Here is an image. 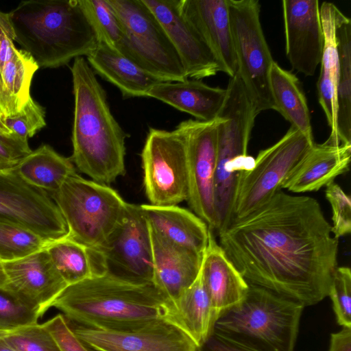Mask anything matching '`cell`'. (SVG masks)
<instances>
[{
  "label": "cell",
  "instance_id": "cell-1",
  "mask_svg": "<svg viewBox=\"0 0 351 351\" xmlns=\"http://www.w3.org/2000/svg\"><path fill=\"white\" fill-rule=\"evenodd\" d=\"M217 234L248 284L304 307L328 296L338 267L339 241L315 198L280 190Z\"/></svg>",
  "mask_w": 351,
  "mask_h": 351
},
{
  "label": "cell",
  "instance_id": "cell-2",
  "mask_svg": "<svg viewBox=\"0 0 351 351\" xmlns=\"http://www.w3.org/2000/svg\"><path fill=\"white\" fill-rule=\"evenodd\" d=\"M52 307L69 322L107 330L130 329L165 318L180 323L173 304L153 282L108 271L68 285Z\"/></svg>",
  "mask_w": 351,
  "mask_h": 351
},
{
  "label": "cell",
  "instance_id": "cell-3",
  "mask_svg": "<svg viewBox=\"0 0 351 351\" xmlns=\"http://www.w3.org/2000/svg\"><path fill=\"white\" fill-rule=\"evenodd\" d=\"M71 71L74 111L70 158L91 180L108 185L125 173V134L87 60L76 58Z\"/></svg>",
  "mask_w": 351,
  "mask_h": 351
},
{
  "label": "cell",
  "instance_id": "cell-4",
  "mask_svg": "<svg viewBox=\"0 0 351 351\" xmlns=\"http://www.w3.org/2000/svg\"><path fill=\"white\" fill-rule=\"evenodd\" d=\"M8 17L14 41L39 68L86 57L99 43L79 0L23 1Z\"/></svg>",
  "mask_w": 351,
  "mask_h": 351
},
{
  "label": "cell",
  "instance_id": "cell-5",
  "mask_svg": "<svg viewBox=\"0 0 351 351\" xmlns=\"http://www.w3.org/2000/svg\"><path fill=\"white\" fill-rule=\"evenodd\" d=\"M304 308L250 285L241 302L217 319L213 332L252 351H293Z\"/></svg>",
  "mask_w": 351,
  "mask_h": 351
},
{
  "label": "cell",
  "instance_id": "cell-6",
  "mask_svg": "<svg viewBox=\"0 0 351 351\" xmlns=\"http://www.w3.org/2000/svg\"><path fill=\"white\" fill-rule=\"evenodd\" d=\"M226 90L219 114L221 120L218 126L215 189L217 233L232 221L240 173L253 166L254 158L247 155V147L259 114L237 73L230 77Z\"/></svg>",
  "mask_w": 351,
  "mask_h": 351
},
{
  "label": "cell",
  "instance_id": "cell-7",
  "mask_svg": "<svg viewBox=\"0 0 351 351\" xmlns=\"http://www.w3.org/2000/svg\"><path fill=\"white\" fill-rule=\"evenodd\" d=\"M49 195L65 220L66 237L95 249L120 223L128 204L108 185L84 179L77 173Z\"/></svg>",
  "mask_w": 351,
  "mask_h": 351
},
{
  "label": "cell",
  "instance_id": "cell-8",
  "mask_svg": "<svg viewBox=\"0 0 351 351\" xmlns=\"http://www.w3.org/2000/svg\"><path fill=\"white\" fill-rule=\"evenodd\" d=\"M122 29L116 49L162 82L187 78L184 66L162 26L143 0H108Z\"/></svg>",
  "mask_w": 351,
  "mask_h": 351
},
{
  "label": "cell",
  "instance_id": "cell-9",
  "mask_svg": "<svg viewBox=\"0 0 351 351\" xmlns=\"http://www.w3.org/2000/svg\"><path fill=\"white\" fill-rule=\"evenodd\" d=\"M314 143L291 126L276 143L261 150L252 167L240 173L232 221L252 213L282 190Z\"/></svg>",
  "mask_w": 351,
  "mask_h": 351
},
{
  "label": "cell",
  "instance_id": "cell-10",
  "mask_svg": "<svg viewBox=\"0 0 351 351\" xmlns=\"http://www.w3.org/2000/svg\"><path fill=\"white\" fill-rule=\"evenodd\" d=\"M237 73L258 113L274 110L269 73L274 60L260 21L258 0H227Z\"/></svg>",
  "mask_w": 351,
  "mask_h": 351
},
{
  "label": "cell",
  "instance_id": "cell-11",
  "mask_svg": "<svg viewBox=\"0 0 351 351\" xmlns=\"http://www.w3.org/2000/svg\"><path fill=\"white\" fill-rule=\"evenodd\" d=\"M143 186L149 204L178 206L189 195L186 145L182 135L149 128L141 152Z\"/></svg>",
  "mask_w": 351,
  "mask_h": 351
},
{
  "label": "cell",
  "instance_id": "cell-12",
  "mask_svg": "<svg viewBox=\"0 0 351 351\" xmlns=\"http://www.w3.org/2000/svg\"><path fill=\"white\" fill-rule=\"evenodd\" d=\"M218 117L210 121L188 119L176 130L184 138L187 158V202L194 213L215 232V174L217 160Z\"/></svg>",
  "mask_w": 351,
  "mask_h": 351
},
{
  "label": "cell",
  "instance_id": "cell-13",
  "mask_svg": "<svg viewBox=\"0 0 351 351\" xmlns=\"http://www.w3.org/2000/svg\"><path fill=\"white\" fill-rule=\"evenodd\" d=\"M0 221L26 228L51 242L69 232L49 193L27 184L15 169L0 171Z\"/></svg>",
  "mask_w": 351,
  "mask_h": 351
},
{
  "label": "cell",
  "instance_id": "cell-14",
  "mask_svg": "<svg viewBox=\"0 0 351 351\" xmlns=\"http://www.w3.org/2000/svg\"><path fill=\"white\" fill-rule=\"evenodd\" d=\"M80 340L94 351H199L175 319L165 318L122 330L84 326L67 320Z\"/></svg>",
  "mask_w": 351,
  "mask_h": 351
},
{
  "label": "cell",
  "instance_id": "cell-15",
  "mask_svg": "<svg viewBox=\"0 0 351 351\" xmlns=\"http://www.w3.org/2000/svg\"><path fill=\"white\" fill-rule=\"evenodd\" d=\"M108 271L140 282H152L153 250L149 223L141 205L127 204L120 223L98 248Z\"/></svg>",
  "mask_w": 351,
  "mask_h": 351
},
{
  "label": "cell",
  "instance_id": "cell-16",
  "mask_svg": "<svg viewBox=\"0 0 351 351\" xmlns=\"http://www.w3.org/2000/svg\"><path fill=\"white\" fill-rule=\"evenodd\" d=\"M46 248L11 261H0V289L43 316L67 287Z\"/></svg>",
  "mask_w": 351,
  "mask_h": 351
},
{
  "label": "cell",
  "instance_id": "cell-17",
  "mask_svg": "<svg viewBox=\"0 0 351 351\" xmlns=\"http://www.w3.org/2000/svg\"><path fill=\"white\" fill-rule=\"evenodd\" d=\"M286 56L293 68L306 76L321 62L324 34L317 0L282 1Z\"/></svg>",
  "mask_w": 351,
  "mask_h": 351
},
{
  "label": "cell",
  "instance_id": "cell-18",
  "mask_svg": "<svg viewBox=\"0 0 351 351\" xmlns=\"http://www.w3.org/2000/svg\"><path fill=\"white\" fill-rule=\"evenodd\" d=\"M158 20L178 53L189 79L223 72L202 37L181 13L178 0H143Z\"/></svg>",
  "mask_w": 351,
  "mask_h": 351
},
{
  "label": "cell",
  "instance_id": "cell-19",
  "mask_svg": "<svg viewBox=\"0 0 351 351\" xmlns=\"http://www.w3.org/2000/svg\"><path fill=\"white\" fill-rule=\"evenodd\" d=\"M178 6L218 60L223 73L234 76L237 64L227 0H178Z\"/></svg>",
  "mask_w": 351,
  "mask_h": 351
},
{
  "label": "cell",
  "instance_id": "cell-20",
  "mask_svg": "<svg viewBox=\"0 0 351 351\" xmlns=\"http://www.w3.org/2000/svg\"><path fill=\"white\" fill-rule=\"evenodd\" d=\"M150 232L154 260L152 282L173 304L197 279L204 254L173 243L151 228Z\"/></svg>",
  "mask_w": 351,
  "mask_h": 351
},
{
  "label": "cell",
  "instance_id": "cell-21",
  "mask_svg": "<svg viewBox=\"0 0 351 351\" xmlns=\"http://www.w3.org/2000/svg\"><path fill=\"white\" fill-rule=\"evenodd\" d=\"M201 272L216 321L224 311L241 302L250 285L227 257L211 230Z\"/></svg>",
  "mask_w": 351,
  "mask_h": 351
},
{
  "label": "cell",
  "instance_id": "cell-22",
  "mask_svg": "<svg viewBox=\"0 0 351 351\" xmlns=\"http://www.w3.org/2000/svg\"><path fill=\"white\" fill-rule=\"evenodd\" d=\"M39 69L25 51L14 45L8 13L0 10V76L12 115L20 112L30 96V86Z\"/></svg>",
  "mask_w": 351,
  "mask_h": 351
},
{
  "label": "cell",
  "instance_id": "cell-23",
  "mask_svg": "<svg viewBox=\"0 0 351 351\" xmlns=\"http://www.w3.org/2000/svg\"><path fill=\"white\" fill-rule=\"evenodd\" d=\"M350 157L351 145L314 143L282 189L295 193L317 191L349 170Z\"/></svg>",
  "mask_w": 351,
  "mask_h": 351
},
{
  "label": "cell",
  "instance_id": "cell-24",
  "mask_svg": "<svg viewBox=\"0 0 351 351\" xmlns=\"http://www.w3.org/2000/svg\"><path fill=\"white\" fill-rule=\"evenodd\" d=\"M227 95L226 88L210 86L199 80L161 82L147 97L160 100L197 120L210 121L218 118Z\"/></svg>",
  "mask_w": 351,
  "mask_h": 351
},
{
  "label": "cell",
  "instance_id": "cell-25",
  "mask_svg": "<svg viewBox=\"0 0 351 351\" xmlns=\"http://www.w3.org/2000/svg\"><path fill=\"white\" fill-rule=\"evenodd\" d=\"M151 230L178 245L204 254L210 229L195 213L178 206L141 204Z\"/></svg>",
  "mask_w": 351,
  "mask_h": 351
},
{
  "label": "cell",
  "instance_id": "cell-26",
  "mask_svg": "<svg viewBox=\"0 0 351 351\" xmlns=\"http://www.w3.org/2000/svg\"><path fill=\"white\" fill-rule=\"evenodd\" d=\"M337 9L335 5L329 2H324L320 6L324 48L317 92L319 103L330 128V134L325 143L332 145H339L337 138V88L339 71L335 35V15Z\"/></svg>",
  "mask_w": 351,
  "mask_h": 351
},
{
  "label": "cell",
  "instance_id": "cell-27",
  "mask_svg": "<svg viewBox=\"0 0 351 351\" xmlns=\"http://www.w3.org/2000/svg\"><path fill=\"white\" fill-rule=\"evenodd\" d=\"M86 60L95 73L118 88L124 99L147 97L150 89L162 82L116 49L102 43H98L86 56Z\"/></svg>",
  "mask_w": 351,
  "mask_h": 351
},
{
  "label": "cell",
  "instance_id": "cell-28",
  "mask_svg": "<svg viewBox=\"0 0 351 351\" xmlns=\"http://www.w3.org/2000/svg\"><path fill=\"white\" fill-rule=\"evenodd\" d=\"M46 250L54 267L67 285L108 272L105 258L98 250L68 237L51 243Z\"/></svg>",
  "mask_w": 351,
  "mask_h": 351
},
{
  "label": "cell",
  "instance_id": "cell-29",
  "mask_svg": "<svg viewBox=\"0 0 351 351\" xmlns=\"http://www.w3.org/2000/svg\"><path fill=\"white\" fill-rule=\"evenodd\" d=\"M15 169L27 184L49 194L56 192L69 177L76 173L71 158L47 144L23 158Z\"/></svg>",
  "mask_w": 351,
  "mask_h": 351
},
{
  "label": "cell",
  "instance_id": "cell-30",
  "mask_svg": "<svg viewBox=\"0 0 351 351\" xmlns=\"http://www.w3.org/2000/svg\"><path fill=\"white\" fill-rule=\"evenodd\" d=\"M269 85L274 110L291 126L313 139L307 101L296 76L274 61L270 69Z\"/></svg>",
  "mask_w": 351,
  "mask_h": 351
},
{
  "label": "cell",
  "instance_id": "cell-31",
  "mask_svg": "<svg viewBox=\"0 0 351 351\" xmlns=\"http://www.w3.org/2000/svg\"><path fill=\"white\" fill-rule=\"evenodd\" d=\"M339 56L337 88V138L339 145H351V21L339 9L335 15Z\"/></svg>",
  "mask_w": 351,
  "mask_h": 351
},
{
  "label": "cell",
  "instance_id": "cell-32",
  "mask_svg": "<svg viewBox=\"0 0 351 351\" xmlns=\"http://www.w3.org/2000/svg\"><path fill=\"white\" fill-rule=\"evenodd\" d=\"M183 329L200 348L213 332L215 322L202 272L173 303Z\"/></svg>",
  "mask_w": 351,
  "mask_h": 351
},
{
  "label": "cell",
  "instance_id": "cell-33",
  "mask_svg": "<svg viewBox=\"0 0 351 351\" xmlns=\"http://www.w3.org/2000/svg\"><path fill=\"white\" fill-rule=\"evenodd\" d=\"M34 231L0 221V261H11L43 250L51 243Z\"/></svg>",
  "mask_w": 351,
  "mask_h": 351
},
{
  "label": "cell",
  "instance_id": "cell-34",
  "mask_svg": "<svg viewBox=\"0 0 351 351\" xmlns=\"http://www.w3.org/2000/svg\"><path fill=\"white\" fill-rule=\"evenodd\" d=\"M99 43L116 49L122 38V29L108 0H79Z\"/></svg>",
  "mask_w": 351,
  "mask_h": 351
},
{
  "label": "cell",
  "instance_id": "cell-35",
  "mask_svg": "<svg viewBox=\"0 0 351 351\" xmlns=\"http://www.w3.org/2000/svg\"><path fill=\"white\" fill-rule=\"evenodd\" d=\"M0 337L16 351H61L43 324L0 330Z\"/></svg>",
  "mask_w": 351,
  "mask_h": 351
},
{
  "label": "cell",
  "instance_id": "cell-36",
  "mask_svg": "<svg viewBox=\"0 0 351 351\" xmlns=\"http://www.w3.org/2000/svg\"><path fill=\"white\" fill-rule=\"evenodd\" d=\"M338 324L351 328V271L348 267H337L328 291Z\"/></svg>",
  "mask_w": 351,
  "mask_h": 351
},
{
  "label": "cell",
  "instance_id": "cell-37",
  "mask_svg": "<svg viewBox=\"0 0 351 351\" xmlns=\"http://www.w3.org/2000/svg\"><path fill=\"white\" fill-rule=\"evenodd\" d=\"M2 121L13 134L28 140L46 126L45 110L31 97L20 112Z\"/></svg>",
  "mask_w": 351,
  "mask_h": 351
},
{
  "label": "cell",
  "instance_id": "cell-38",
  "mask_svg": "<svg viewBox=\"0 0 351 351\" xmlns=\"http://www.w3.org/2000/svg\"><path fill=\"white\" fill-rule=\"evenodd\" d=\"M325 195L332 208L331 232L339 239L351 232L350 197L335 182L326 186Z\"/></svg>",
  "mask_w": 351,
  "mask_h": 351
},
{
  "label": "cell",
  "instance_id": "cell-39",
  "mask_svg": "<svg viewBox=\"0 0 351 351\" xmlns=\"http://www.w3.org/2000/svg\"><path fill=\"white\" fill-rule=\"evenodd\" d=\"M38 311L0 289V330L37 323Z\"/></svg>",
  "mask_w": 351,
  "mask_h": 351
},
{
  "label": "cell",
  "instance_id": "cell-40",
  "mask_svg": "<svg viewBox=\"0 0 351 351\" xmlns=\"http://www.w3.org/2000/svg\"><path fill=\"white\" fill-rule=\"evenodd\" d=\"M43 324L52 334L61 351H90L75 335L62 314L56 315Z\"/></svg>",
  "mask_w": 351,
  "mask_h": 351
},
{
  "label": "cell",
  "instance_id": "cell-41",
  "mask_svg": "<svg viewBox=\"0 0 351 351\" xmlns=\"http://www.w3.org/2000/svg\"><path fill=\"white\" fill-rule=\"evenodd\" d=\"M32 152L28 140L16 135L0 138V171L15 169L21 160Z\"/></svg>",
  "mask_w": 351,
  "mask_h": 351
},
{
  "label": "cell",
  "instance_id": "cell-42",
  "mask_svg": "<svg viewBox=\"0 0 351 351\" xmlns=\"http://www.w3.org/2000/svg\"><path fill=\"white\" fill-rule=\"evenodd\" d=\"M199 351H252L212 332Z\"/></svg>",
  "mask_w": 351,
  "mask_h": 351
},
{
  "label": "cell",
  "instance_id": "cell-43",
  "mask_svg": "<svg viewBox=\"0 0 351 351\" xmlns=\"http://www.w3.org/2000/svg\"><path fill=\"white\" fill-rule=\"evenodd\" d=\"M328 351H351V328L332 333Z\"/></svg>",
  "mask_w": 351,
  "mask_h": 351
},
{
  "label": "cell",
  "instance_id": "cell-44",
  "mask_svg": "<svg viewBox=\"0 0 351 351\" xmlns=\"http://www.w3.org/2000/svg\"><path fill=\"white\" fill-rule=\"evenodd\" d=\"M12 115V110L9 106L7 98L5 95L2 81L0 76V118L2 119L5 117Z\"/></svg>",
  "mask_w": 351,
  "mask_h": 351
},
{
  "label": "cell",
  "instance_id": "cell-45",
  "mask_svg": "<svg viewBox=\"0 0 351 351\" xmlns=\"http://www.w3.org/2000/svg\"><path fill=\"white\" fill-rule=\"evenodd\" d=\"M16 134H13L11 131L4 124L2 119L0 118V137L1 138H10ZM17 136V135H16Z\"/></svg>",
  "mask_w": 351,
  "mask_h": 351
},
{
  "label": "cell",
  "instance_id": "cell-46",
  "mask_svg": "<svg viewBox=\"0 0 351 351\" xmlns=\"http://www.w3.org/2000/svg\"><path fill=\"white\" fill-rule=\"evenodd\" d=\"M0 351H16L0 337Z\"/></svg>",
  "mask_w": 351,
  "mask_h": 351
}]
</instances>
